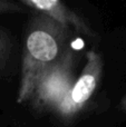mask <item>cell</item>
Listing matches in <instances>:
<instances>
[{"mask_svg":"<svg viewBox=\"0 0 126 127\" xmlns=\"http://www.w3.org/2000/svg\"><path fill=\"white\" fill-rule=\"evenodd\" d=\"M103 74L104 59L102 54L95 49H89L85 55L82 74L76 78L71 88L53 114L65 123H70L78 118L89 106L99 88Z\"/></svg>","mask_w":126,"mask_h":127,"instance_id":"3","label":"cell"},{"mask_svg":"<svg viewBox=\"0 0 126 127\" xmlns=\"http://www.w3.org/2000/svg\"><path fill=\"white\" fill-rule=\"evenodd\" d=\"M76 65V53L68 46L62 57L45 70L28 100L36 113L55 112L77 78Z\"/></svg>","mask_w":126,"mask_h":127,"instance_id":"2","label":"cell"},{"mask_svg":"<svg viewBox=\"0 0 126 127\" xmlns=\"http://www.w3.org/2000/svg\"><path fill=\"white\" fill-rule=\"evenodd\" d=\"M24 8L32 10L49 19L54 20L62 27L74 30L87 37H96V32L86 22L83 16L58 0H21L19 2Z\"/></svg>","mask_w":126,"mask_h":127,"instance_id":"4","label":"cell"},{"mask_svg":"<svg viewBox=\"0 0 126 127\" xmlns=\"http://www.w3.org/2000/svg\"><path fill=\"white\" fill-rule=\"evenodd\" d=\"M11 49H12V42L10 35L6 29L0 27V77L2 76L10 59Z\"/></svg>","mask_w":126,"mask_h":127,"instance_id":"5","label":"cell"},{"mask_svg":"<svg viewBox=\"0 0 126 127\" xmlns=\"http://www.w3.org/2000/svg\"><path fill=\"white\" fill-rule=\"evenodd\" d=\"M118 109L123 113H126V94L121 98L120 103H118Z\"/></svg>","mask_w":126,"mask_h":127,"instance_id":"7","label":"cell"},{"mask_svg":"<svg viewBox=\"0 0 126 127\" xmlns=\"http://www.w3.org/2000/svg\"><path fill=\"white\" fill-rule=\"evenodd\" d=\"M24 7L20 3L7 0H0V13H11V12H22Z\"/></svg>","mask_w":126,"mask_h":127,"instance_id":"6","label":"cell"},{"mask_svg":"<svg viewBox=\"0 0 126 127\" xmlns=\"http://www.w3.org/2000/svg\"><path fill=\"white\" fill-rule=\"evenodd\" d=\"M68 29L48 17L39 13L32 15L25 31L18 104L29 100L40 76L68 48Z\"/></svg>","mask_w":126,"mask_h":127,"instance_id":"1","label":"cell"}]
</instances>
